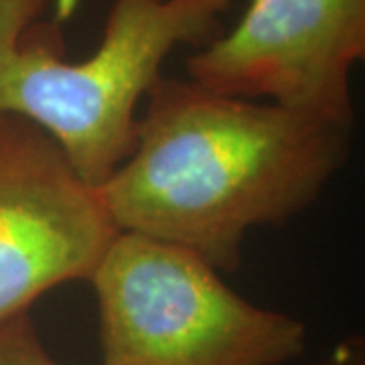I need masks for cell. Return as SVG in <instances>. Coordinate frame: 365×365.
<instances>
[{
    "instance_id": "obj_1",
    "label": "cell",
    "mask_w": 365,
    "mask_h": 365,
    "mask_svg": "<svg viewBox=\"0 0 365 365\" xmlns=\"http://www.w3.org/2000/svg\"><path fill=\"white\" fill-rule=\"evenodd\" d=\"M128 158L100 185L120 232L165 240L232 272L254 227L311 207L341 170L349 128L284 106L163 78Z\"/></svg>"
},
{
    "instance_id": "obj_2",
    "label": "cell",
    "mask_w": 365,
    "mask_h": 365,
    "mask_svg": "<svg viewBox=\"0 0 365 365\" xmlns=\"http://www.w3.org/2000/svg\"><path fill=\"white\" fill-rule=\"evenodd\" d=\"M67 0H0V114L37 124L100 187L128 158L138 104L181 45L217 37L235 0H114L100 47L63 59L43 16Z\"/></svg>"
},
{
    "instance_id": "obj_3",
    "label": "cell",
    "mask_w": 365,
    "mask_h": 365,
    "mask_svg": "<svg viewBox=\"0 0 365 365\" xmlns=\"http://www.w3.org/2000/svg\"><path fill=\"white\" fill-rule=\"evenodd\" d=\"M100 365H282L307 347V327L223 282L203 256L120 232L91 274Z\"/></svg>"
},
{
    "instance_id": "obj_4",
    "label": "cell",
    "mask_w": 365,
    "mask_h": 365,
    "mask_svg": "<svg viewBox=\"0 0 365 365\" xmlns=\"http://www.w3.org/2000/svg\"><path fill=\"white\" fill-rule=\"evenodd\" d=\"M120 234L102 189L25 118L0 114V327L53 288L90 282Z\"/></svg>"
},
{
    "instance_id": "obj_5",
    "label": "cell",
    "mask_w": 365,
    "mask_h": 365,
    "mask_svg": "<svg viewBox=\"0 0 365 365\" xmlns=\"http://www.w3.org/2000/svg\"><path fill=\"white\" fill-rule=\"evenodd\" d=\"M365 57V0H250L187 61L189 79L351 130V73Z\"/></svg>"
},
{
    "instance_id": "obj_6",
    "label": "cell",
    "mask_w": 365,
    "mask_h": 365,
    "mask_svg": "<svg viewBox=\"0 0 365 365\" xmlns=\"http://www.w3.org/2000/svg\"><path fill=\"white\" fill-rule=\"evenodd\" d=\"M0 365H59L43 345L31 313L0 327Z\"/></svg>"
},
{
    "instance_id": "obj_7",
    "label": "cell",
    "mask_w": 365,
    "mask_h": 365,
    "mask_svg": "<svg viewBox=\"0 0 365 365\" xmlns=\"http://www.w3.org/2000/svg\"><path fill=\"white\" fill-rule=\"evenodd\" d=\"M311 365H365L364 341H345L331 355H327V357H323V359H319V361H314Z\"/></svg>"
}]
</instances>
